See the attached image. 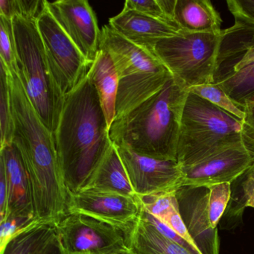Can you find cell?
I'll return each mask as SVG.
<instances>
[{
  "instance_id": "cell-1",
  "label": "cell",
  "mask_w": 254,
  "mask_h": 254,
  "mask_svg": "<svg viewBox=\"0 0 254 254\" xmlns=\"http://www.w3.org/2000/svg\"><path fill=\"white\" fill-rule=\"evenodd\" d=\"M14 120L13 143L29 177L34 210L39 221L58 224L68 215L69 192L54 136L35 111L18 74L8 75Z\"/></svg>"
},
{
  "instance_id": "cell-2",
  "label": "cell",
  "mask_w": 254,
  "mask_h": 254,
  "mask_svg": "<svg viewBox=\"0 0 254 254\" xmlns=\"http://www.w3.org/2000/svg\"><path fill=\"white\" fill-rule=\"evenodd\" d=\"M54 140L68 192L85 190L113 145L99 95L87 75L65 96Z\"/></svg>"
},
{
  "instance_id": "cell-3",
  "label": "cell",
  "mask_w": 254,
  "mask_h": 254,
  "mask_svg": "<svg viewBox=\"0 0 254 254\" xmlns=\"http://www.w3.org/2000/svg\"><path fill=\"white\" fill-rule=\"evenodd\" d=\"M188 90L172 78L154 96L114 120L110 139L141 155L177 160L181 118Z\"/></svg>"
},
{
  "instance_id": "cell-4",
  "label": "cell",
  "mask_w": 254,
  "mask_h": 254,
  "mask_svg": "<svg viewBox=\"0 0 254 254\" xmlns=\"http://www.w3.org/2000/svg\"><path fill=\"white\" fill-rule=\"evenodd\" d=\"M240 142L254 148V136L244 121L189 92L177 150L181 167L191 166Z\"/></svg>"
},
{
  "instance_id": "cell-5",
  "label": "cell",
  "mask_w": 254,
  "mask_h": 254,
  "mask_svg": "<svg viewBox=\"0 0 254 254\" xmlns=\"http://www.w3.org/2000/svg\"><path fill=\"white\" fill-rule=\"evenodd\" d=\"M99 50L109 54L118 74L114 120L127 115L172 78L153 51L127 41L109 25L101 30Z\"/></svg>"
},
{
  "instance_id": "cell-6",
  "label": "cell",
  "mask_w": 254,
  "mask_h": 254,
  "mask_svg": "<svg viewBox=\"0 0 254 254\" xmlns=\"http://www.w3.org/2000/svg\"><path fill=\"white\" fill-rule=\"evenodd\" d=\"M12 23L19 69L17 74L34 108L54 136L65 96L50 72L36 20L16 16Z\"/></svg>"
},
{
  "instance_id": "cell-7",
  "label": "cell",
  "mask_w": 254,
  "mask_h": 254,
  "mask_svg": "<svg viewBox=\"0 0 254 254\" xmlns=\"http://www.w3.org/2000/svg\"><path fill=\"white\" fill-rule=\"evenodd\" d=\"M222 39L219 35L181 32L160 40L153 53L181 87H191L215 83L218 52Z\"/></svg>"
},
{
  "instance_id": "cell-8",
  "label": "cell",
  "mask_w": 254,
  "mask_h": 254,
  "mask_svg": "<svg viewBox=\"0 0 254 254\" xmlns=\"http://www.w3.org/2000/svg\"><path fill=\"white\" fill-rule=\"evenodd\" d=\"M36 23L53 79L66 96L87 75L91 64L59 26L47 4Z\"/></svg>"
},
{
  "instance_id": "cell-9",
  "label": "cell",
  "mask_w": 254,
  "mask_h": 254,
  "mask_svg": "<svg viewBox=\"0 0 254 254\" xmlns=\"http://www.w3.org/2000/svg\"><path fill=\"white\" fill-rule=\"evenodd\" d=\"M67 254H111L129 249L125 230L93 217L69 213L57 224Z\"/></svg>"
},
{
  "instance_id": "cell-10",
  "label": "cell",
  "mask_w": 254,
  "mask_h": 254,
  "mask_svg": "<svg viewBox=\"0 0 254 254\" xmlns=\"http://www.w3.org/2000/svg\"><path fill=\"white\" fill-rule=\"evenodd\" d=\"M115 146L137 197L172 192L183 186L182 171L177 160H158Z\"/></svg>"
},
{
  "instance_id": "cell-11",
  "label": "cell",
  "mask_w": 254,
  "mask_h": 254,
  "mask_svg": "<svg viewBox=\"0 0 254 254\" xmlns=\"http://www.w3.org/2000/svg\"><path fill=\"white\" fill-rule=\"evenodd\" d=\"M141 211L137 196L130 197L117 193L86 189L69 194L68 214L93 217L119 227L128 233Z\"/></svg>"
},
{
  "instance_id": "cell-12",
  "label": "cell",
  "mask_w": 254,
  "mask_h": 254,
  "mask_svg": "<svg viewBox=\"0 0 254 254\" xmlns=\"http://www.w3.org/2000/svg\"><path fill=\"white\" fill-rule=\"evenodd\" d=\"M254 161V147L245 142L231 145L209 155L198 163L181 167L183 185L232 184Z\"/></svg>"
},
{
  "instance_id": "cell-13",
  "label": "cell",
  "mask_w": 254,
  "mask_h": 254,
  "mask_svg": "<svg viewBox=\"0 0 254 254\" xmlns=\"http://www.w3.org/2000/svg\"><path fill=\"white\" fill-rule=\"evenodd\" d=\"M46 4L59 26L92 64L99 50L101 30L88 1L59 0L47 1Z\"/></svg>"
},
{
  "instance_id": "cell-14",
  "label": "cell",
  "mask_w": 254,
  "mask_h": 254,
  "mask_svg": "<svg viewBox=\"0 0 254 254\" xmlns=\"http://www.w3.org/2000/svg\"><path fill=\"white\" fill-rule=\"evenodd\" d=\"M175 195L183 221L200 254H219L218 229L213 228L209 221V187L183 185Z\"/></svg>"
},
{
  "instance_id": "cell-15",
  "label": "cell",
  "mask_w": 254,
  "mask_h": 254,
  "mask_svg": "<svg viewBox=\"0 0 254 254\" xmlns=\"http://www.w3.org/2000/svg\"><path fill=\"white\" fill-rule=\"evenodd\" d=\"M109 26L127 41L151 51L160 40L175 36L181 32L177 25L125 8L110 19Z\"/></svg>"
},
{
  "instance_id": "cell-16",
  "label": "cell",
  "mask_w": 254,
  "mask_h": 254,
  "mask_svg": "<svg viewBox=\"0 0 254 254\" xmlns=\"http://www.w3.org/2000/svg\"><path fill=\"white\" fill-rule=\"evenodd\" d=\"M0 151V164L3 166L8 186V201L4 218L11 214L35 215L30 183L20 151L13 142Z\"/></svg>"
},
{
  "instance_id": "cell-17",
  "label": "cell",
  "mask_w": 254,
  "mask_h": 254,
  "mask_svg": "<svg viewBox=\"0 0 254 254\" xmlns=\"http://www.w3.org/2000/svg\"><path fill=\"white\" fill-rule=\"evenodd\" d=\"M174 22L187 33L222 32V19L209 0H177Z\"/></svg>"
},
{
  "instance_id": "cell-18",
  "label": "cell",
  "mask_w": 254,
  "mask_h": 254,
  "mask_svg": "<svg viewBox=\"0 0 254 254\" xmlns=\"http://www.w3.org/2000/svg\"><path fill=\"white\" fill-rule=\"evenodd\" d=\"M87 75L99 95L110 130L116 117L119 77L109 54L99 50Z\"/></svg>"
},
{
  "instance_id": "cell-19",
  "label": "cell",
  "mask_w": 254,
  "mask_h": 254,
  "mask_svg": "<svg viewBox=\"0 0 254 254\" xmlns=\"http://www.w3.org/2000/svg\"><path fill=\"white\" fill-rule=\"evenodd\" d=\"M127 245L133 254H194L162 235L140 216L127 233Z\"/></svg>"
},
{
  "instance_id": "cell-20",
  "label": "cell",
  "mask_w": 254,
  "mask_h": 254,
  "mask_svg": "<svg viewBox=\"0 0 254 254\" xmlns=\"http://www.w3.org/2000/svg\"><path fill=\"white\" fill-rule=\"evenodd\" d=\"M87 189L136 197L129 181L126 168L114 143L96 170Z\"/></svg>"
},
{
  "instance_id": "cell-21",
  "label": "cell",
  "mask_w": 254,
  "mask_h": 254,
  "mask_svg": "<svg viewBox=\"0 0 254 254\" xmlns=\"http://www.w3.org/2000/svg\"><path fill=\"white\" fill-rule=\"evenodd\" d=\"M57 236V224L39 221L13 237L0 254H39Z\"/></svg>"
},
{
  "instance_id": "cell-22",
  "label": "cell",
  "mask_w": 254,
  "mask_h": 254,
  "mask_svg": "<svg viewBox=\"0 0 254 254\" xmlns=\"http://www.w3.org/2000/svg\"><path fill=\"white\" fill-rule=\"evenodd\" d=\"M215 84L235 103L245 108L247 101L254 94V62L236 72H230Z\"/></svg>"
},
{
  "instance_id": "cell-23",
  "label": "cell",
  "mask_w": 254,
  "mask_h": 254,
  "mask_svg": "<svg viewBox=\"0 0 254 254\" xmlns=\"http://www.w3.org/2000/svg\"><path fill=\"white\" fill-rule=\"evenodd\" d=\"M0 128L1 148H2L12 143L14 126L8 73L2 64H0Z\"/></svg>"
},
{
  "instance_id": "cell-24",
  "label": "cell",
  "mask_w": 254,
  "mask_h": 254,
  "mask_svg": "<svg viewBox=\"0 0 254 254\" xmlns=\"http://www.w3.org/2000/svg\"><path fill=\"white\" fill-rule=\"evenodd\" d=\"M188 92L197 95L199 97L213 104L215 106L224 110L226 112L232 114L236 118L244 121L246 117L244 107L239 106L235 103L227 93L218 85L213 84H203L195 86L189 89Z\"/></svg>"
},
{
  "instance_id": "cell-25",
  "label": "cell",
  "mask_w": 254,
  "mask_h": 254,
  "mask_svg": "<svg viewBox=\"0 0 254 254\" xmlns=\"http://www.w3.org/2000/svg\"><path fill=\"white\" fill-rule=\"evenodd\" d=\"M0 64L3 65L8 75L18 73L12 20L2 16H0Z\"/></svg>"
},
{
  "instance_id": "cell-26",
  "label": "cell",
  "mask_w": 254,
  "mask_h": 254,
  "mask_svg": "<svg viewBox=\"0 0 254 254\" xmlns=\"http://www.w3.org/2000/svg\"><path fill=\"white\" fill-rule=\"evenodd\" d=\"M45 5V0H0V16L8 20L16 16L36 20Z\"/></svg>"
},
{
  "instance_id": "cell-27",
  "label": "cell",
  "mask_w": 254,
  "mask_h": 254,
  "mask_svg": "<svg viewBox=\"0 0 254 254\" xmlns=\"http://www.w3.org/2000/svg\"><path fill=\"white\" fill-rule=\"evenodd\" d=\"M208 187H209V221L212 227L217 228L231 199V184L221 183Z\"/></svg>"
},
{
  "instance_id": "cell-28",
  "label": "cell",
  "mask_w": 254,
  "mask_h": 254,
  "mask_svg": "<svg viewBox=\"0 0 254 254\" xmlns=\"http://www.w3.org/2000/svg\"><path fill=\"white\" fill-rule=\"evenodd\" d=\"M39 221L32 213L11 214L5 216L0 221V251L13 237Z\"/></svg>"
},
{
  "instance_id": "cell-29",
  "label": "cell",
  "mask_w": 254,
  "mask_h": 254,
  "mask_svg": "<svg viewBox=\"0 0 254 254\" xmlns=\"http://www.w3.org/2000/svg\"><path fill=\"white\" fill-rule=\"evenodd\" d=\"M227 5L234 24L254 30V0H228Z\"/></svg>"
},
{
  "instance_id": "cell-30",
  "label": "cell",
  "mask_w": 254,
  "mask_h": 254,
  "mask_svg": "<svg viewBox=\"0 0 254 254\" xmlns=\"http://www.w3.org/2000/svg\"><path fill=\"white\" fill-rule=\"evenodd\" d=\"M139 216L143 218V219H145V221L149 222L150 224H152L162 235L166 236L168 239H171V240L174 241V242H176V243L179 244L181 246L184 247V248H187L189 251H191L192 254H201L195 246L187 242L185 239L181 237L178 233H175L174 230H172L170 227H168L163 221H160L158 218H156L155 216L151 215L149 212H147V211L142 207V205H141V211Z\"/></svg>"
},
{
  "instance_id": "cell-31",
  "label": "cell",
  "mask_w": 254,
  "mask_h": 254,
  "mask_svg": "<svg viewBox=\"0 0 254 254\" xmlns=\"http://www.w3.org/2000/svg\"><path fill=\"white\" fill-rule=\"evenodd\" d=\"M124 8H127V9L134 10L141 14H145L148 17L165 22V23L175 24L170 21L169 19L166 17V14L162 10L161 7L159 5L157 0H142V1L127 0L125 3Z\"/></svg>"
},
{
  "instance_id": "cell-32",
  "label": "cell",
  "mask_w": 254,
  "mask_h": 254,
  "mask_svg": "<svg viewBox=\"0 0 254 254\" xmlns=\"http://www.w3.org/2000/svg\"><path fill=\"white\" fill-rule=\"evenodd\" d=\"M239 185H241V193L242 202L241 209L250 206L254 208V169L250 166L240 177L235 180Z\"/></svg>"
},
{
  "instance_id": "cell-33",
  "label": "cell",
  "mask_w": 254,
  "mask_h": 254,
  "mask_svg": "<svg viewBox=\"0 0 254 254\" xmlns=\"http://www.w3.org/2000/svg\"><path fill=\"white\" fill-rule=\"evenodd\" d=\"M8 201V186L3 166L0 164V221L5 215Z\"/></svg>"
},
{
  "instance_id": "cell-34",
  "label": "cell",
  "mask_w": 254,
  "mask_h": 254,
  "mask_svg": "<svg viewBox=\"0 0 254 254\" xmlns=\"http://www.w3.org/2000/svg\"><path fill=\"white\" fill-rule=\"evenodd\" d=\"M159 5L161 7L163 12L166 17L169 19L172 23L174 22V15H175V7H176L177 0H157Z\"/></svg>"
},
{
  "instance_id": "cell-35",
  "label": "cell",
  "mask_w": 254,
  "mask_h": 254,
  "mask_svg": "<svg viewBox=\"0 0 254 254\" xmlns=\"http://www.w3.org/2000/svg\"><path fill=\"white\" fill-rule=\"evenodd\" d=\"M39 254H67L58 236Z\"/></svg>"
},
{
  "instance_id": "cell-36",
  "label": "cell",
  "mask_w": 254,
  "mask_h": 254,
  "mask_svg": "<svg viewBox=\"0 0 254 254\" xmlns=\"http://www.w3.org/2000/svg\"><path fill=\"white\" fill-rule=\"evenodd\" d=\"M245 117L244 123L249 129L251 134L254 136V103L248 104L245 106Z\"/></svg>"
},
{
  "instance_id": "cell-37",
  "label": "cell",
  "mask_w": 254,
  "mask_h": 254,
  "mask_svg": "<svg viewBox=\"0 0 254 254\" xmlns=\"http://www.w3.org/2000/svg\"><path fill=\"white\" fill-rule=\"evenodd\" d=\"M254 48L251 49L248 53L245 54L244 56L243 59L235 66L233 71L236 72V71L242 69L244 66H248V65L254 63Z\"/></svg>"
},
{
  "instance_id": "cell-38",
  "label": "cell",
  "mask_w": 254,
  "mask_h": 254,
  "mask_svg": "<svg viewBox=\"0 0 254 254\" xmlns=\"http://www.w3.org/2000/svg\"><path fill=\"white\" fill-rule=\"evenodd\" d=\"M111 254H133V253L130 251V249L124 250V251H118V252L114 253Z\"/></svg>"
},
{
  "instance_id": "cell-39",
  "label": "cell",
  "mask_w": 254,
  "mask_h": 254,
  "mask_svg": "<svg viewBox=\"0 0 254 254\" xmlns=\"http://www.w3.org/2000/svg\"><path fill=\"white\" fill-rule=\"evenodd\" d=\"M251 103H254V94L253 95V96H251V97L250 98V99H248V101H247L246 104H245V106H246L247 105H248V104Z\"/></svg>"
},
{
  "instance_id": "cell-40",
  "label": "cell",
  "mask_w": 254,
  "mask_h": 254,
  "mask_svg": "<svg viewBox=\"0 0 254 254\" xmlns=\"http://www.w3.org/2000/svg\"><path fill=\"white\" fill-rule=\"evenodd\" d=\"M251 166H252L253 168L254 169V161L253 162L252 165H251Z\"/></svg>"
}]
</instances>
